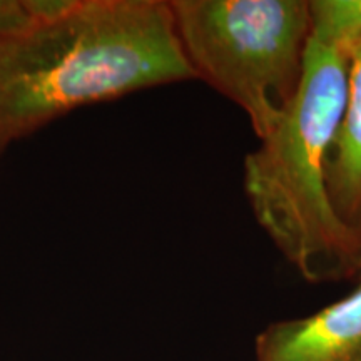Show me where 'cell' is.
I'll return each mask as SVG.
<instances>
[{
    "instance_id": "obj_1",
    "label": "cell",
    "mask_w": 361,
    "mask_h": 361,
    "mask_svg": "<svg viewBox=\"0 0 361 361\" xmlns=\"http://www.w3.org/2000/svg\"><path fill=\"white\" fill-rule=\"evenodd\" d=\"M196 79L164 0H75L0 37V156L80 107Z\"/></svg>"
},
{
    "instance_id": "obj_2",
    "label": "cell",
    "mask_w": 361,
    "mask_h": 361,
    "mask_svg": "<svg viewBox=\"0 0 361 361\" xmlns=\"http://www.w3.org/2000/svg\"><path fill=\"white\" fill-rule=\"evenodd\" d=\"M313 30L303 79L281 124L245 159L252 214L310 283L358 278L361 241L338 219L324 162L348 97L350 56L361 37L335 0H310Z\"/></svg>"
},
{
    "instance_id": "obj_3",
    "label": "cell",
    "mask_w": 361,
    "mask_h": 361,
    "mask_svg": "<svg viewBox=\"0 0 361 361\" xmlns=\"http://www.w3.org/2000/svg\"><path fill=\"white\" fill-rule=\"evenodd\" d=\"M196 79L241 107L259 141L281 124L303 79L313 30L306 0H173Z\"/></svg>"
},
{
    "instance_id": "obj_4",
    "label": "cell",
    "mask_w": 361,
    "mask_h": 361,
    "mask_svg": "<svg viewBox=\"0 0 361 361\" xmlns=\"http://www.w3.org/2000/svg\"><path fill=\"white\" fill-rule=\"evenodd\" d=\"M255 355L256 361H361V281L318 313L266 326Z\"/></svg>"
},
{
    "instance_id": "obj_5",
    "label": "cell",
    "mask_w": 361,
    "mask_h": 361,
    "mask_svg": "<svg viewBox=\"0 0 361 361\" xmlns=\"http://www.w3.org/2000/svg\"><path fill=\"white\" fill-rule=\"evenodd\" d=\"M333 211L361 241V37L351 47L348 97L324 162Z\"/></svg>"
},
{
    "instance_id": "obj_6",
    "label": "cell",
    "mask_w": 361,
    "mask_h": 361,
    "mask_svg": "<svg viewBox=\"0 0 361 361\" xmlns=\"http://www.w3.org/2000/svg\"><path fill=\"white\" fill-rule=\"evenodd\" d=\"M32 24L25 11L24 0H0V37Z\"/></svg>"
},
{
    "instance_id": "obj_7",
    "label": "cell",
    "mask_w": 361,
    "mask_h": 361,
    "mask_svg": "<svg viewBox=\"0 0 361 361\" xmlns=\"http://www.w3.org/2000/svg\"><path fill=\"white\" fill-rule=\"evenodd\" d=\"M358 279L361 281V269H360V276H358Z\"/></svg>"
}]
</instances>
